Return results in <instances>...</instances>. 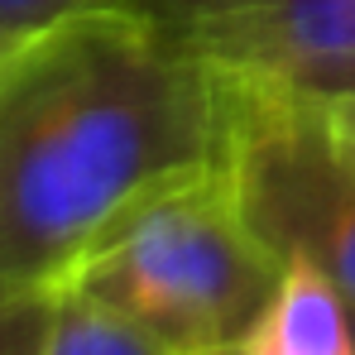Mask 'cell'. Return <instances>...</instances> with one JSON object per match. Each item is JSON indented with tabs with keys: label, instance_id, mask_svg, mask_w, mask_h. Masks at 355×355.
Returning <instances> with one entry per match:
<instances>
[{
	"label": "cell",
	"instance_id": "6da1fadb",
	"mask_svg": "<svg viewBox=\"0 0 355 355\" xmlns=\"http://www.w3.org/2000/svg\"><path fill=\"white\" fill-rule=\"evenodd\" d=\"M236 87L92 5L0 58V297L49 302L130 211L221 173Z\"/></svg>",
	"mask_w": 355,
	"mask_h": 355
},
{
	"label": "cell",
	"instance_id": "7a4b0ae2",
	"mask_svg": "<svg viewBox=\"0 0 355 355\" xmlns=\"http://www.w3.org/2000/svg\"><path fill=\"white\" fill-rule=\"evenodd\" d=\"M279 274L221 168L130 211L62 288L101 297L178 355H216L240 346Z\"/></svg>",
	"mask_w": 355,
	"mask_h": 355
},
{
	"label": "cell",
	"instance_id": "3957f363",
	"mask_svg": "<svg viewBox=\"0 0 355 355\" xmlns=\"http://www.w3.org/2000/svg\"><path fill=\"white\" fill-rule=\"evenodd\" d=\"M231 87L226 178L240 216L279 259H307L355 302V144L317 101Z\"/></svg>",
	"mask_w": 355,
	"mask_h": 355
},
{
	"label": "cell",
	"instance_id": "277c9868",
	"mask_svg": "<svg viewBox=\"0 0 355 355\" xmlns=\"http://www.w3.org/2000/svg\"><path fill=\"white\" fill-rule=\"evenodd\" d=\"M226 82L297 101L355 92V0H106Z\"/></svg>",
	"mask_w": 355,
	"mask_h": 355
},
{
	"label": "cell",
	"instance_id": "5b68a950",
	"mask_svg": "<svg viewBox=\"0 0 355 355\" xmlns=\"http://www.w3.org/2000/svg\"><path fill=\"white\" fill-rule=\"evenodd\" d=\"M236 355H355L351 297L307 259H284V274Z\"/></svg>",
	"mask_w": 355,
	"mask_h": 355
},
{
	"label": "cell",
	"instance_id": "8992f818",
	"mask_svg": "<svg viewBox=\"0 0 355 355\" xmlns=\"http://www.w3.org/2000/svg\"><path fill=\"white\" fill-rule=\"evenodd\" d=\"M39 355H178L154 331L130 322L125 312L106 307L82 288H58L49 297Z\"/></svg>",
	"mask_w": 355,
	"mask_h": 355
},
{
	"label": "cell",
	"instance_id": "52a82bcc",
	"mask_svg": "<svg viewBox=\"0 0 355 355\" xmlns=\"http://www.w3.org/2000/svg\"><path fill=\"white\" fill-rule=\"evenodd\" d=\"M92 5H106V0H0V58Z\"/></svg>",
	"mask_w": 355,
	"mask_h": 355
},
{
	"label": "cell",
	"instance_id": "ba28073f",
	"mask_svg": "<svg viewBox=\"0 0 355 355\" xmlns=\"http://www.w3.org/2000/svg\"><path fill=\"white\" fill-rule=\"evenodd\" d=\"M49 302H10L0 297V355H39Z\"/></svg>",
	"mask_w": 355,
	"mask_h": 355
},
{
	"label": "cell",
	"instance_id": "9c48e42d",
	"mask_svg": "<svg viewBox=\"0 0 355 355\" xmlns=\"http://www.w3.org/2000/svg\"><path fill=\"white\" fill-rule=\"evenodd\" d=\"M322 111H327V120H331V130H336L346 144H355V92L336 96V101H327Z\"/></svg>",
	"mask_w": 355,
	"mask_h": 355
},
{
	"label": "cell",
	"instance_id": "30bf717a",
	"mask_svg": "<svg viewBox=\"0 0 355 355\" xmlns=\"http://www.w3.org/2000/svg\"><path fill=\"white\" fill-rule=\"evenodd\" d=\"M216 355H236V351H216Z\"/></svg>",
	"mask_w": 355,
	"mask_h": 355
},
{
	"label": "cell",
	"instance_id": "8fae6325",
	"mask_svg": "<svg viewBox=\"0 0 355 355\" xmlns=\"http://www.w3.org/2000/svg\"><path fill=\"white\" fill-rule=\"evenodd\" d=\"M351 312H355V302H351Z\"/></svg>",
	"mask_w": 355,
	"mask_h": 355
}]
</instances>
